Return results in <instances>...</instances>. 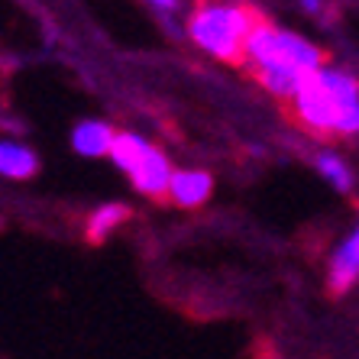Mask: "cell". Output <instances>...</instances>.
I'll list each match as a JSON object with an SVG mask.
<instances>
[{
  "label": "cell",
  "instance_id": "obj_1",
  "mask_svg": "<svg viewBox=\"0 0 359 359\" xmlns=\"http://www.w3.org/2000/svg\"><path fill=\"white\" fill-rule=\"evenodd\" d=\"M294 120L314 136L343 133L356 136L359 130V84L353 75L340 68H324L311 72L298 81L292 97Z\"/></svg>",
  "mask_w": 359,
  "mask_h": 359
},
{
  "label": "cell",
  "instance_id": "obj_2",
  "mask_svg": "<svg viewBox=\"0 0 359 359\" xmlns=\"http://www.w3.org/2000/svg\"><path fill=\"white\" fill-rule=\"evenodd\" d=\"M256 13L246 7H204L188 23V36L204 52L226 65H243V39L256 23Z\"/></svg>",
  "mask_w": 359,
  "mask_h": 359
},
{
  "label": "cell",
  "instance_id": "obj_3",
  "mask_svg": "<svg viewBox=\"0 0 359 359\" xmlns=\"http://www.w3.org/2000/svg\"><path fill=\"white\" fill-rule=\"evenodd\" d=\"M130 178H133L136 191L146 194V198H165L168 178H172V165H168V159L156 149V146H149V152L136 162V168L130 172Z\"/></svg>",
  "mask_w": 359,
  "mask_h": 359
},
{
  "label": "cell",
  "instance_id": "obj_4",
  "mask_svg": "<svg viewBox=\"0 0 359 359\" xmlns=\"http://www.w3.org/2000/svg\"><path fill=\"white\" fill-rule=\"evenodd\" d=\"M356 276H359V233L350 230L346 240L337 246L334 259H330V292L334 294H343L350 292L353 285H356Z\"/></svg>",
  "mask_w": 359,
  "mask_h": 359
},
{
  "label": "cell",
  "instance_id": "obj_5",
  "mask_svg": "<svg viewBox=\"0 0 359 359\" xmlns=\"http://www.w3.org/2000/svg\"><path fill=\"white\" fill-rule=\"evenodd\" d=\"M252 75H256V81H259L269 94H276V97H282V100L292 97L294 88H298V81L304 78L301 72H294V68L288 65L278 52L272 55V59L259 62V65H252Z\"/></svg>",
  "mask_w": 359,
  "mask_h": 359
},
{
  "label": "cell",
  "instance_id": "obj_6",
  "mask_svg": "<svg viewBox=\"0 0 359 359\" xmlns=\"http://www.w3.org/2000/svg\"><path fill=\"white\" fill-rule=\"evenodd\" d=\"M210 191H214V178L208 172H172L165 194L182 208H201Z\"/></svg>",
  "mask_w": 359,
  "mask_h": 359
},
{
  "label": "cell",
  "instance_id": "obj_7",
  "mask_svg": "<svg viewBox=\"0 0 359 359\" xmlns=\"http://www.w3.org/2000/svg\"><path fill=\"white\" fill-rule=\"evenodd\" d=\"M110 142H114V126L104 123V120H81V123L75 126V133H72V146H75V152L91 156V159L107 156Z\"/></svg>",
  "mask_w": 359,
  "mask_h": 359
},
{
  "label": "cell",
  "instance_id": "obj_8",
  "mask_svg": "<svg viewBox=\"0 0 359 359\" xmlns=\"http://www.w3.org/2000/svg\"><path fill=\"white\" fill-rule=\"evenodd\" d=\"M39 172V159L36 152L23 142H0V175L4 178H33Z\"/></svg>",
  "mask_w": 359,
  "mask_h": 359
},
{
  "label": "cell",
  "instance_id": "obj_9",
  "mask_svg": "<svg viewBox=\"0 0 359 359\" xmlns=\"http://www.w3.org/2000/svg\"><path fill=\"white\" fill-rule=\"evenodd\" d=\"M130 217H133V210L126 208V204H100L91 217H88V240L104 243L120 224H126Z\"/></svg>",
  "mask_w": 359,
  "mask_h": 359
},
{
  "label": "cell",
  "instance_id": "obj_10",
  "mask_svg": "<svg viewBox=\"0 0 359 359\" xmlns=\"http://www.w3.org/2000/svg\"><path fill=\"white\" fill-rule=\"evenodd\" d=\"M146 152H149V142L142 140V136H136V133H114V142H110L107 156L114 159V165L123 168L126 175H130V172L136 168V162H140Z\"/></svg>",
  "mask_w": 359,
  "mask_h": 359
},
{
  "label": "cell",
  "instance_id": "obj_11",
  "mask_svg": "<svg viewBox=\"0 0 359 359\" xmlns=\"http://www.w3.org/2000/svg\"><path fill=\"white\" fill-rule=\"evenodd\" d=\"M318 172L334 184L337 191H353V172L337 152H320L318 156Z\"/></svg>",
  "mask_w": 359,
  "mask_h": 359
},
{
  "label": "cell",
  "instance_id": "obj_12",
  "mask_svg": "<svg viewBox=\"0 0 359 359\" xmlns=\"http://www.w3.org/2000/svg\"><path fill=\"white\" fill-rule=\"evenodd\" d=\"M152 7H159V10H165V13H172V10L178 7V0H149Z\"/></svg>",
  "mask_w": 359,
  "mask_h": 359
},
{
  "label": "cell",
  "instance_id": "obj_13",
  "mask_svg": "<svg viewBox=\"0 0 359 359\" xmlns=\"http://www.w3.org/2000/svg\"><path fill=\"white\" fill-rule=\"evenodd\" d=\"M320 4H324V0H301V7L308 10V13H318V10H320Z\"/></svg>",
  "mask_w": 359,
  "mask_h": 359
},
{
  "label": "cell",
  "instance_id": "obj_14",
  "mask_svg": "<svg viewBox=\"0 0 359 359\" xmlns=\"http://www.w3.org/2000/svg\"><path fill=\"white\" fill-rule=\"evenodd\" d=\"M256 359H282V356H276V353H272V346H262Z\"/></svg>",
  "mask_w": 359,
  "mask_h": 359
}]
</instances>
